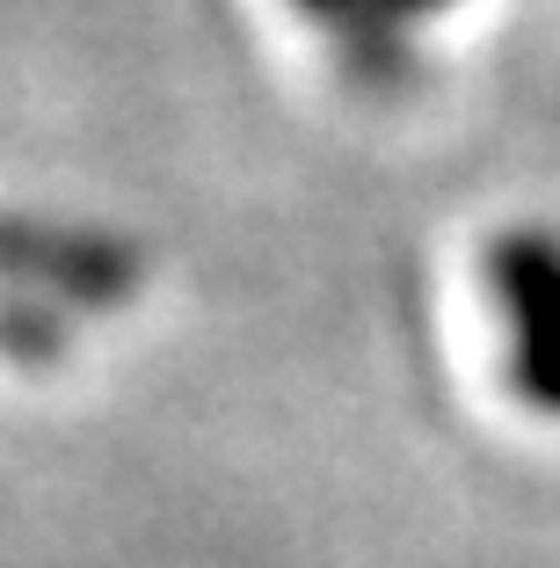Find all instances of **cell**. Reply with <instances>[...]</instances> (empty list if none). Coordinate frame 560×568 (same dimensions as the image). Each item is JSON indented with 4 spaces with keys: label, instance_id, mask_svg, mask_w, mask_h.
<instances>
[{
    "label": "cell",
    "instance_id": "cell-1",
    "mask_svg": "<svg viewBox=\"0 0 560 568\" xmlns=\"http://www.w3.org/2000/svg\"><path fill=\"white\" fill-rule=\"evenodd\" d=\"M488 292L510 321V379L531 408L560 416V241L510 234L488 255Z\"/></svg>",
    "mask_w": 560,
    "mask_h": 568
},
{
    "label": "cell",
    "instance_id": "cell-2",
    "mask_svg": "<svg viewBox=\"0 0 560 568\" xmlns=\"http://www.w3.org/2000/svg\"><path fill=\"white\" fill-rule=\"evenodd\" d=\"M298 8H314V16H343L349 0H298Z\"/></svg>",
    "mask_w": 560,
    "mask_h": 568
}]
</instances>
